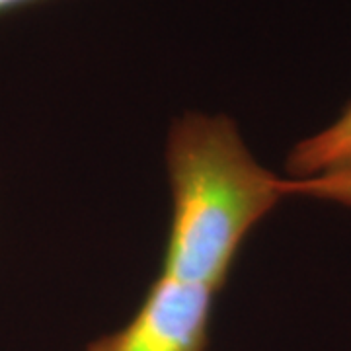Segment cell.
Returning <instances> with one entry per match:
<instances>
[{
  "mask_svg": "<svg viewBox=\"0 0 351 351\" xmlns=\"http://www.w3.org/2000/svg\"><path fill=\"white\" fill-rule=\"evenodd\" d=\"M172 215L166 276L221 291L248 234L287 195V180L254 158L223 113L188 112L166 137Z\"/></svg>",
  "mask_w": 351,
  "mask_h": 351,
  "instance_id": "cell-1",
  "label": "cell"
},
{
  "mask_svg": "<svg viewBox=\"0 0 351 351\" xmlns=\"http://www.w3.org/2000/svg\"><path fill=\"white\" fill-rule=\"evenodd\" d=\"M217 291L160 274L125 326L84 351H207Z\"/></svg>",
  "mask_w": 351,
  "mask_h": 351,
  "instance_id": "cell-2",
  "label": "cell"
},
{
  "mask_svg": "<svg viewBox=\"0 0 351 351\" xmlns=\"http://www.w3.org/2000/svg\"><path fill=\"white\" fill-rule=\"evenodd\" d=\"M351 164V101L322 131L299 141L287 156L291 180H306Z\"/></svg>",
  "mask_w": 351,
  "mask_h": 351,
  "instance_id": "cell-3",
  "label": "cell"
},
{
  "mask_svg": "<svg viewBox=\"0 0 351 351\" xmlns=\"http://www.w3.org/2000/svg\"><path fill=\"white\" fill-rule=\"evenodd\" d=\"M287 193L351 207V164L306 180L287 178Z\"/></svg>",
  "mask_w": 351,
  "mask_h": 351,
  "instance_id": "cell-4",
  "label": "cell"
},
{
  "mask_svg": "<svg viewBox=\"0 0 351 351\" xmlns=\"http://www.w3.org/2000/svg\"><path fill=\"white\" fill-rule=\"evenodd\" d=\"M32 2H38V0H0V14L10 12L14 8H20L25 4H32Z\"/></svg>",
  "mask_w": 351,
  "mask_h": 351,
  "instance_id": "cell-5",
  "label": "cell"
}]
</instances>
